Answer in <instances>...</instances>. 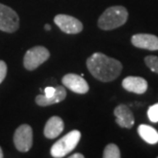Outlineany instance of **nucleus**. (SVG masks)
Returning a JSON list of instances; mask_svg holds the SVG:
<instances>
[{"label": "nucleus", "instance_id": "obj_21", "mask_svg": "<svg viewBox=\"0 0 158 158\" xmlns=\"http://www.w3.org/2000/svg\"><path fill=\"white\" fill-rule=\"evenodd\" d=\"M2 157H3V152H2L1 148H0V158H2Z\"/></svg>", "mask_w": 158, "mask_h": 158}, {"label": "nucleus", "instance_id": "obj_18", "mask_svg": "<svg viewBox=\"0 0 158 158\" xmlns=\"http://www.w3.org/2000/svg\"><path fill=\"white\" fill-rule=\"evenodd\" d=\"M6 73H7V66L3 61H0V84L4 80Z\"/></svg>", "mask_w": 158, "mask_h": 158}, {"label": "nucleus", "instance_id": "obj_5", "mask_svg": "<svg viewBox=\"0 0 158 158\" xmlns=\"http://www.w3.org/2000/svg\"><path fill=\"white\" fill-rule=\"evenodd\" d=\"M66 96H67V91L64 86L61 85L56 87L47 86L44 88V94L37 96L35 102L37 105L45 107L62 102L66 99Z\"/></svg>", "mask_w": 158, "mask_h": 158}, {"label": "nucleus", "instance_id": "obj_16", "mask_svg": "<svg viewBox=\"0 0 158 158\" xmlns=\"http://www.w3.org/2000/svg\"><path fill=\"white\" fill-rule=\"evenodd\" d=\"M145 64L154 73L158 74V56H148L145 58Z\"/></svg>", "mask_w": 158, "mask_h": 158}, {"label": "nucleus", "instance_id": "obj_19", "mask_svg": "<svg viewBox=\"0 0 158 158\" xmlns=\"http://www.w3.org/2000/svg\"><path fill=\"white\" fill-rule=\"evenodd\" d=\"M83 154H80V153H75L73 155H71L70 158H83Z\"/></svg>", "mask_w": 158, "mask_h": 158}, {"label": "nucleus", "instance_id": "obj_4", "mask_svg": "<svg viewBox=\"0 0 158 158\" xmlns=\"http://www.w3.org/2000/svg\"><path fill=\"white\" fill-rule=\"evenodd\" d=\"M49 52L44 46H34L27 50L24 56V67L29 71L35 70L49 58Z\"/></svg>", "mask_w": 158, "mask_h": 158}, {"label": "nucleus", "instance_id": "obj_13", "mask_svg": "<svg viewBox=\"0 0 158 158\" xmlns=\"http://www.w3.org/2000/svg\"><path fill=\"white\" fill-rule=\"evenodd\" d=\"M64 131V121L59 116H52L47 120L44 126V135L47 139H55L59 137Z\"/></svg>", "mask_w": 158, "mask_h": 158}, {"label": "nucleus", "instance_id": "obj_15", "mask_svg": "<svg viewBox=\"0 0 158 158\" xmlns=\"http://www.w3.org/2000/svg\"><path fill=\"white\" fill-rule=\"evenodd\" d=\"M120 156H121L120 155V150L115 144L107 145L105 150H104V158H119Z\"/></svg>", "mask_w": 158, "mask_h": 158}, {"label": "nucleus", "instance_id": "obj_7", "mask_svg": "<svg viewBox=\"0 0 158 158\" xmlns=\"http://www.w3.org/2000/svg\"><path fill=\"white\" fill-rule=\"evenodd\" d=\"M15 148L21 152H27L31 149L33 144V131L28 124H22L15 129L14 135Z\"/></svg>", "mask_w": 158, "mask_h": 158}, {"label": "nucleus", "instance_id": "obj_6", "mask_svg": "<svg viewBox=\"0 0 158 158\" xmlns=\"http://www.w3.org/2000/svg\"><path fill=\"white\" fill-rule=\"evenodd\" d=\"M20 26L18 14L9 6L0 3V30L3 32L12 33Z\"/></svg>", "mask_w": 158, "mask_h": 158}, {"label": "nucleus", "instance_id": "obj_12", "mask_svg": "<svg viewBox=\"0 0 158 158\" xmlns=\"http://www.w3.org/2000/svg\"><path fill=\"white\" fill-rule=\"evenodd\" d=\"M122 87L131 93L142 94L148 89V83L144 78L138 76H128L122 80Z\"/></svg>", "mask_w": 158, "mask_h": 158}, {"label": "nucleus", "instance_id": "obj_14", "mask_svg": "<svg viewBox=\"0 0 158 158\" xmlns=\"http://www.w3.org/2000/svg\"><path fill=\"white\" fill-rule=\"evenodd\" d=\"M140 137L148 144L154 145L158 143V131L155 128L147 124H141L138 127Z\"/></svg>", "mask_w": 158, "mask_h": 158}, {"label": "nucleus", "instance_id": "obj_17", "mask_svg": "<svg viewBox=\"0 0 158 158\" xmlns=\"http://www.w3.org/2000/svg\"><path fill=\"white\" fill-rule=\"evenodd\" d=\"M148 117H149L150 121H152L154 123L158 122V104H154L148 109Z\"/></svg>", "mask_w": 158, "mask_h": 158}, {"label": "nucleus", "instance_id": "obj_10", "mask_svg": "<svg viewBox=\"0 0 158 158\" xmlns=\"http://www.w3.org/2000/svg\"><path fill=\"white\" fill-rule=\"evenodd\" d=\"M131 43L138 48L158 50V37L152 34H135L131 37Z\"/></svg>", "mask_w": 158, "mask_h": 158}, {"label": "nucleus", "instance_id": "obj_11", "mask_svg": "<svg viewBox=\"0 0 158 158\" xmlns=\"http://www.w3.org/2000/svg\"><path fill=\"white\" fill-rule=\"evenodd\" d=\"M116 123L123 128H131L135 124V117L126 105H119L114 109Z\"/></svg>", "mask_w": 158, "mask_h": 158}, {"label": "nucleus", "instance_id": "obj_1", "mask_svg": "<svg viewBox=\"0 0 158 158\" xmlns=\"http://www.w3.org/2000/svg\"><path fill=\"white\" fill-rule=\"evenodd\" d=\"M88 71L93 76L102 82H110L117 78L122 71V64L118 60L94 52L86 61Z\"/></svg>", "mask_w": 158, "mask_h": 158}, {"label": "nucleus", "instance_id": "obj_9", "mask_svg": "<svg viewBox=\"0 0 158 158\" xmlns=\"http://www.w3.org/2000/svg\"><path fill=\"white\" fill-rule=\"evenodd\" d=\"M62 82L65 87L79 94H86L89 89V86H88L87 82L84 80V78L77 74L70 73L65 75L62 79Z\"/></svg>", "mask_w": 158, "mask_h": 158}, {"label": "nucleus", "instance_id": "obj_20", "mask_svg": "<svg viewBox=\"0 0 158 158\" xmlns=\"http://www.w3.org/2000/svg\"><path fill=\"white\" fill-rule=\"evenodd\" d=\"M44 29H45L46 31H48V30H50V26H49V25H45V26H44Z\"/></svg>", "mask_w": 158, "mask_h": 158}, {"label": "nucleus", "instance_id": "obj_2", "mask_svg": "<svg viewBox=\"0 0 158 158\" xmlns=\"http://www.w3.org/2000/svg\"><path fill=\"white\" fill-rule=\"evenodd\" d=\"M127 18L128 12L124 6H111L107 8L100 17L98 21V26L102 30H113L124 25L127 21Z\"/></svg>", "mask_w": 158, "mask_h": 158}, {"label": "nucleus", "instance_id": "obj_3", "mask_svg": "<svg viewBox=\"0 0 158 158\" xmlns=\"http://www.w3.org/2000/svg\"><path fill=\"white\" fill-rule=\"evenodd\" d=\"M80 138H81V132L79 131H76V129L68 132L67 135L61 138L59 141H56L52 145V149H50L52 156L55 158L65 157L67 154L72 152L76 148L77 144L80 141Z\"/></svg>", "mask_w": 158, "mask_h": 158}, {"label": "nucleus", "instance_id": "obj_8", "mask_svg": "<svg viewBox=\"0 0 158 158\" xmlns=\"http://www.w3.org/2000/svg\"><path fill=\"white\" fill-rule=\"evenodd\" d=\"M55 23L63 32L67 34L80 33L83 29V25L78 19L68 15H56L55 17Z\"/></svg>", "mask_w": 158, "mask_h": 158}]
</instances>
